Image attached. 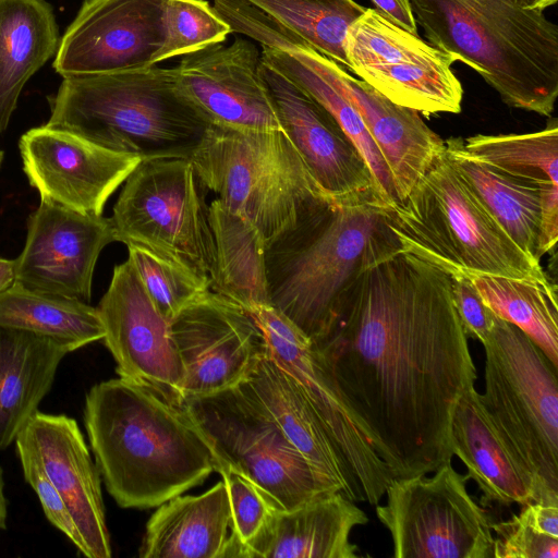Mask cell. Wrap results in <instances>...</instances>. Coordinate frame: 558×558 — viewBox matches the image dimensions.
<instances>
[{"label":"cell","instance_id":"cell-1","mask_svg":"<svg viewBox=\"0 0 558 558\" xmlns=\"http://www.w3.org/2000/svg\"><path fill=\"white\" fill-rule=\"evenodd\" d=\"M312 343L393 480L451 461L452 413L477 374L447 274L383 230Z\"/></svg>","mask_w":558,"mask_h":558},{"label":"cell","instance_id":"cell-2","mask_svg":"<svg viewBox=\"0 0 558 558\" xmlns=\"http://www.w3.org/2000/svg\"><path fill=\"white\" fill-rule=\"evenodd\" d=\"M84 424L107 492L125 509H149L216 472L214 453L182 407L121 377L94 385Z\"/></svg>","mask_w":558,"mask_h":558},{"label":"cell","instance_id":"cell-3","mask_svg":"<svg viewBox=\"0 0 558 558\" xmlns=\"http://www.w3.org/2000/svg\"><path fill=\"white\" fill-rule=\"evenodd\" d=\"M429 44L460 61L501 100L550 117L558 97V27L517 0H409Z\"/></svg>","mask_w":558,"mask_h":558},{"label":"cell","instance_id":"cell-4","mask_svg":"<svg viewBox=\"0 0 558 558\" xmlns=\"http://www.w3.org/2000/svg\"><path fill=\"white\" fill-rule=\"evenodd\" d=\"M46 125L142 160L187 159L209 124L181 94L174 68L64 76Z\"/></svg>","mask_w":558,"mask_h":558},{"label":"cell","instance_id":"cell-5","mask_svg":"<svg viewBox=\"0 0 558 558\" xmlns=\"http://www.w3.org/2000/svg\"><path fill=\"white\" fill-rule=\"evenodd\" d=\"M385 222L399 251L450 277L548 278L541 262L524 253L493 217L446 148L387 210Z\"/></svg>","mask_w":558,"mask_h":558},{"label":"cell","instance_id":"cell-6","mask_svg":"<svg viewBox=\"0 0 558 558\" xmlns=\"http://www.w3.org/2000/svg\"><path fill=\"white\" fill-rule=\"evenodd\" d=\"M389 208L329 201L266 245L270 305L312 342L325 332Z\"/></svg>","mask_w":558,"mask_h":558},{"label":"cell","instance_id":"cell-7","mask_svg":"<svg viewBox=\"0 0 558 558\" xmlns=\"http://www.w3.org/2000/svg\"><path fill=\"white\" fill-rule=\"evenodd\" d=\"M187 159L204 187L254 223L266 245L332 201L283 131L209 125Z\"/></svg>","mask_w":558,"mask_h":558},{"label":"cell","instance_id":"cell-8","mask_svg":"<svg viewBox=\"0 0 558 558\" xmlns=\"http://www.w3.org/2000/svg\"><path fill=\"white\" fill-rule=\"evenodd\" d=\"M483 347L481 400L533 474L539 501L558 504V368L530 337L498 316Z\"/></svg>","mask_w":558,"mask_h":558},{"label":"cell","instance_id":"cell-9","mask_svg":"<svg viewBox=\"0 0 558 558\" xmlns=\"http://www.w3.org/2000/svg\"><path fill=\"white\" fill-rule=\"evenodd\" d=\"M182 408L207 440L216 472L228 468L243 475L276 510H292L318 497L340 493L238 385L186 397Z\"/></svg>","mask_w":558,"mask_h":558},{"label":"cell","instance_id":"cell-10","mask_svg":"<svg viewBox=\"0 0 558 558\" xmlns=\"http://www.w3.org/2000/svg\"><path fill=\"white\" fill-rule=\"evenodd\" d=\"M204 190L189 159L142 160L112 209L116 241L144 247L210 281L216 248Z\"/></svg>","mask_w":558,"mask_h":558},{"label":"cell","instance_id":"cell-11","mask_svg":"<svg viewBox=\"0 0 558 558\" xmlns=\"http://www.w3.org/2000/svg\"><path fill=\"white\" fill-rule=\"evenodd\" d=\"M451 461L432 476L392 480L376 514L396 558H493L492 522Z\"/></svg>","mask_w":558,"mask_h":558},{"label":"cell","instance_id":"cell-12","mask_svg":"<svg viewBox=\"0 0 558 558\" xmlns=\"http://www.w3.org/2000/svg\"><path fill=\"white\" fill-rule=\"evenodd\" d=\"M236 32L258 44L289 50L327 80L359 112L390 171L397 201H402L445 150V141L413 109L397 105L345 68L254 7H246Z\"/></svg>","mask_w":558,"mask_h":558},{"label":"cell","instance_id":"cell-13","mask_svg":"<svg viewBox=\"0 0 558 558\" xmlns=\"http://www.w3.org/2000/svg\"><path fill=\"white\" fill-rule=\"evenodd\" d=\"M344 50L349 70L392 102L424 116L461 111L452 58L375 9L349 27Z\"/></svg>","mask_w":558,"mask_h":558},{"label":"cell","instance_id":"cell-14","mask_svg":"<svg viewBox=\"0 0 558 558\" xmlns=\"http://www.w3.org/2000/svg\"><path fill=\"white\" fill-rule=\"evenodd\" d=\"M250 314L263 330L268 353L296 381L330 434L356 483L361 501L379 505L392 475L343 399L322 354L274 306H262Z\"/></svg>","mask_w":558,"mask_h":558},{"label":"cell","instance_id":"cell-15","mask_svg":"<svg viewBox=\"0 0 558 558\" xmlns=\"http://www.w3.org/2000/svg\"><path fill=\"white\" fill-rule=\"evenodd\" d=\"M97 310L105 330L102 341L119 377L182 407L183 369L170 323L155 307L129 258L113 268Z\"/></svg>","mask_w":558,"mask_h":558},{"label":"cell","instance_id":"cell-16","mask_svg":"<svg viewBox=\"0 0 558 558\" xmlns=\"http://www.w3.org/2000/svg\"><path fill=\"white\" fill-rule=\"evenodd\" d=\"M167 0H85L60 39L62 77L156 65L166 39Z\"/></svg>","mask_w":558,"mask_h":558},{"label":"cell","instance_id":"cell-17","mask_svg":"<svg viewBox=\"0 0 558 558\" xmlns=\"http://www.w3.org/2000/svg\"><path fill=\"white\" fill-rule=\"evenodd\" d=\"M170 333L183 369L184 399L236 386L268 351L253 316L211 290L170 322Z\"/></svg>","mask_w":558,"mask_h":558},{"label":"cell","instance_id":"cell-18","mask_svg":"<svg viewBox=\"0 0 558 558\" xmlns=\"http://www.w3.org/2000/svg\"><path fill=\"white\" fill-rule=\"evenodd\" d=\"M19 148L40 201L94 216L102 215L109 197L142 161L46 124L24 133Z\"/></svg>","mask_w":558,"mask_h":558},{"label":"cell","instance_id":"cell-19","mask_svg":"<svg viewBox=\"0 0 558 558\" xmlns=\"http://www.w3.org/2000/svg\"><path fill=\"white\" fill-rule=\"evenodd\" d=\"M259 65L257 47L236 38L184 54L174 71L179 90L209 125L283 131Z\"/></svg>","mask_w":558,"mask_h":558},{"label":"cell","instance_id":"cell-20","mask_svg":"<svg viewBox=\"0 0 558 558\" xmlns=\"http://www.w3.org/2000/svg\"><path fill=\"white\" fill-rule=\"evenodd\" d=\"M116 241L111 218L40 201L27 219L15 282L34 291L89 303L100 252Z\"/></svg>","mask_w":558,"mask_h":558},{"label":"cell","instance_id":"cell-21","mask_svg":"<svg viewBox=\"0 0 558 558\" xmlns=\"http://www.w3.org/2000/svg\"><path fill=\"white\" fill-rule=\"evenodd\" d=\"M259 73L283 132L325 194L338 203L376 202L389 207L368 166L333 117L262 60Z\"/></svg>","mask_w":558,"mask_h":558},{"label":"cell","instance_id":"cell-22","mask_svg":"<svg viewBox=\"0 0 558 558\" xmlns=\"http://www.w3.org/2000/svg\"><path fill=\"white\" fill-rule=\"evenodd\" d=\"M16 439L36 454L64 500L82 538L81 553L88 558H110L101 476L76 421L37 411Z\"/></svg>","mask_w":558,"mask_h":558},{"label":"cell","instance_id":"cell-23","mask_svg":"<svg viewBox=\"0 0 558 558\" xmlns=\"http://www.w3.org/2000/svg\"><path fill=\"white\" fill-rule=\"evenodd\" d=\"M279 425L313 469L347 498L362 502L335 441L292 376L268 353L238 384Z\"/></svg>","mask_w":558,"mask_h":558},{"label":"cell","instance_id":"cell-24","mask_svg":"<svg viewBox=\"0 0 558 558\" xmlns=\"http://www.w3.org/2000/svg\"><path fill=\"white\" fill-rule=\"evenodd\" d=\"M450 440L452 454L463 462L466 475L482 493V506L539 501L533 474L496 427L475 386L454 407Z\"/></svg>","mask_w":558,"mask_h":558},{"label":"cell","instance_id":"cell-25","mask_svg":"<svg viewBox=\"0 0 558 558\" xmlns=\"http://www.w3.org/2000/svg\"><path fill=\"white\" fill-rule=\"evenodd\" d=\"M368 522L366 513L340 493L318 497L292 510H274L243 558H356L351 533Z\"/></svg>","mask_w":558,"mask_h":558},{"label":"cell","instance_id":"cell-26","mask_svg":"<svg viewBox=\"0 0 558 558\" xmlns=\"http://www.w3.org/2000/svg\"><path fill=\"white\" fill-rule=\"evenodd\" d=\"M232 514L223 480L201 495L175 496L149 518L141 558H227Z\"/></svg>","mask_w":558,"mask_h":558},{"label":"cell","instance_id":"cell-27","mask_svg":"<svg viewBox=\"0 0 558 558\" xmlns=\"http://www.w3.org/2000/svg\"><path fill=\"white\" fill-rule=\"evenodd\" d=\"M66 354L49 338L0 326V450L38 411Z\"/></svg>","mask_w":558,"mask_h":558},{"label":"cell","instance_id":"cell-28","mask_svg":"<svg viewBox=\"0 0 558 558\" xmlns=\"http://www.w3.org/2000/svg\"><path fill=\"white\" fill-rule=\"evenodd\" d=\"M52 5L46 0H0V132L20 94L60 45Z\"/></svg>","mask_w":558,"mask_h":558},{"label":"cell","instance_id":"cell-29","mask_svg":"<svg viewBox=\"0 0 558 558\" xmlns=\"http://www.w3.org/2000/svg\"><path fill=\"white\" fill-rule=\"evenodd\" d=\"M208 216L216 248L210 290L248 313L270 305L260 231L218 198L209 205Z\"/></svg>","mask_w":558,"mask_h":558},{"label":"cell","instance_id":"cell-30","mask_svg":"<svg viewBox=\"0 0 558 558\" xmlns=\"http://www.w3.org/2000/svg\"><path fill=\"white\" fill-rule=\"evenodd\" d=\"M461 137L445 140L448 155L513 242L541 262L537 250L542 185L504 173L474 158L464 149Z\"/></svg>","mask_w":558,"mask_h":558},{"label":"cell","instance_id":"cell-31","mask_svg":"<svg viewBox=\"0 0 558 558\" xmlns=\"http://www.w3.org/2000/svg\"><path fill=\"white\" fill-rule=\"evenodd\" d=\"M0 326L49 338L66 353L102 340L105 335L97 307L16 282L0 293Z\"/></svg>","mask_w":558,"mask_h":558},{"label":"cell","instance_id":"cell-32","mask_svg":"<svg viewBox=\"0 0 558 558\" xmlns=\"http://www.w3.org/2000/svg\"><path fill=\"white\" fill-rule=\"evenodd\" d=\"M483 302L522 330L558 368V305L549 279L471 276Z\"/></svg>","mask_w":558,"mask_h":558},{"label":"cell","instance_id":"cell-33","mask_svg":"<svg viewBox=\"0 0 558 558\" xmlns=\"http://www.w3.org/2000/svg\"><path fill=\"white\" fill-rule=\"evenodd\" d=\"M260 60L333 117L368 166L386 204L392 207L398 201L390 171L354 107L318 72L289 50L262 45Z\"/></svg>","mask_w":558,"mask_h":558},{"label":"cell","instance_id":"cell-34","mask_svg":"<svg viewBox=\"0 0 558 558\" xmlns=\"http://www.w3.org/2000/svg\"><path fill=\"white\" fill-rule=\"evenodd\" d=\"M345 69L349 27L366 10L354 0H244Z\"/></svg>","mask_w":558,"mask_h":558},{"label":"cell","instance_id":"cell-35","mask_svg":"<svg viewBox=\"0 0 558 558\" xmlns=\"http://www.w3.org/2000/svg\"><path fill=\"white\" fill-rule=\"evenodd\" d=\"M463 142L474 158L518 179L538 185H558V125L553 119L537 132L524 134H477Z\"/></svg>","mask_w":558,"mask_h":558},{"label":"cell","instance_id":"cell-36","mask_svg":"<svg viewBox=\"0 0 558 558\" xmlns=\"http://www.w3.org/2000/svg\"><path fill=\"white\" fill-rule=\"evenodd\" d=\"M129 259L160 315L171 322L210 290V281L141 246L130 245Z\"/></svg>","mask_w":558,"mask_h":558},{"label":"cell","instance_id":"cell-37","mask_svg":"<svg viewBox=\"0 0 558 558\" xmlns=\"http://www.w3.org/2000/svg\"><path fill=\"white\" fill-rule=\"evenodd\" d=\"M493 558H558V504L533 501L492 523Z\"/></svg>","mask_w":558,"mask_h":558},{"label":"cell","instance_id":"cell-38","mask_svg":"<svg viewBox=\"0 0 558 558\" xmlns=\"http://www.w3.org/2000/svg\"><path fill=\"white\" fill-rule=\"evenodd\" d=\"M166 39L157 62L223 43L231 27L206 0H167Z\"/></svg>","mask_w":558,"mask_h":558},{"label":"cell","instance_id":"cell-39","mask_svg":"<svg viewBox=\"0 0 558 558\" xmlns=\"http://www.w3.org/2000/svg\"><path fill=\"white\" fill-rule=\"evenodd\" d=\"M218 473L228 490L232 514L231 534L243 548L256 536L269 514L276 509L265 495L243 475L228 468L220 469Z\"/></svg>","mask_w":558,"mask_h":558},{"label":"cell","instance_id":"cell-40","mask_svg":"<svg viewBox=\"0 0 558 558\" xmlns=\"http://www.w3.org/2000/svg\"><path fill=\"white\" fill-rule=\"evenodd\" d=\"M15 448L25 481L36 493L45 515L82 551L80 532L64 500L47 476L36 454L22 440L15 439Z\"/></svg>","mask_w":558,"mask_h":558},{"label":"cell","instance_id":"cell-41","mask_svg":"<svg viewBox=\"0 0 558 558\" xmlns=\"http://www.w3.org/2000/svg\"><path fill=\"white\" fill-rule=\"evenodd\" d=\"M450 279L453 304L464 332L483 344L490 335L497 316L483 302L469 276H452Z\"/></svg>","mask_w":558,"mask_h":558},{"label":"cell","instance_id":"cell-42","mask_svg":"<svg viewBox=\"0 0 558 558\" xmlns=\"http://www.w3.org/2000/svg\"><path fill=\"white\" fill-rule=\"evenodd\" d=\"M375 10L397 26L417 35V24L409 0H371Z\"/></svg>","mask_w":558,"mask_h":558},{"label":"cell","instance_id":"cell-43","mask_svg":"<svg viewBox=\"0 0 558 558\" xmlns=\"http://www.w3.org/2000/svg\"><path fill=\"white\" fill-rule=\"evenodd\" d=\"M15 259L0 257V293L15 282Z\"/></svg>","mask_w":558,"mask_h":558},{"label":"cell","instance_id":"cell-44","mask_svg":"<svg viewBox=\"0 0 558 558\" xmlns=\"http://www.w3.org/2000/svg\"><path fill=\"white\" fill-rule=\"evenodd\" d=\"M8 502L4 494L3 471L0 468V531L7 527Z\"/></svg>","mask_w":558,"mask_h":558},{"label":"cell","instance_id":"cell-45","mask_svg":"<svg viewBox=\"0 0 558 558\" xmlns=\"http://www.w3.org/2000/svg\"><path fill=\"white\" fill-rule=\"evenodd\" d=\"M519 5L525 10L544 11L546 8L554 5L557 0H517Z\"/></svg>","mask_w":558,"mask_h":558},{"label":"cell","instance_id":"cell-46","mask_svg":"<svg viewBox=\"0 0 558 558\" xmlns=\"http://www.w3.org/2000/svg\"><path fill=\"white\" fill-rule=\"evenodd\" d=\"M2 159H3V151L0 150V166H1Z\"/></svg>","mask_w":558,"mask_h":558}]
</instances>
